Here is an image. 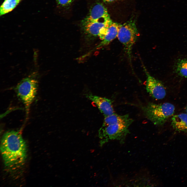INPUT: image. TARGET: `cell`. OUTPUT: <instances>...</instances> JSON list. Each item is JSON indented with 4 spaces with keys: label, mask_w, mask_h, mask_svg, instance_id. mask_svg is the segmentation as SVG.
<instances>
[{
    "label": "cell",
    "mask_w": 187,
    "mask_h": 187,
    "mask_svg": "<svg viewBox=\"0 0 187 187\" xmlns=\"http://www.w3.org/2000/svg\"><path fill=\"white\" fill-rule=\"evenodd\" d=\"M171 125L176 131L187 133V113H182L173 116Z\"/></svg>",
    "instance_id": "cell-11"
},
{
    "label": "cell",
    "mask_w": 187,
    "mask_h": 187,
    "mask_svg": "<svg viewBox=\"0 0 187 187\" xmlns=\"http://www.w3.org/2000/svg\"><path fill=\"white\" fill-rule=\"evenodd\" d=\"M0 148L4 164L6 167L15 168L24 162L27 156L26 145L19 132L11 130L4 133Z\"/></svg>",
    "instance_id": "cell-1"
},
{
    "label": "cell",
    "mask_w": 187,
    "mask_h": 187,
    "mask_svg": "<svg viewBox=\"0 0 187 187\" xmlns=\"http://www.w3.org/2000/svg\"><path fill=\"white\" fill-rule=\"evenodd\" d=\"M144 69L147 78L146 89L147 92L156 99L163 98L166 95L164 85L160 81L151 76L145 68Z\"/></svg>",
    "instance_id": "cell-7"
},
{
    "label": "cell",
    "mask_w": 187,
    "mask_h": 187,
    "mask_svg": "<svg viewBox=\"0 0 187 187\" xmlns=\"http://www.w3.org/2000/svg\"><path fill=\"white\" fill-rule=\"evenodd\" d=\"M175 70L179 75L187 77V58L178 59L175 65Z\"/></svg>",
    "instance_id": "cell-14"
},
{
    "label": "cell",
    "mask_w": 187,
    "mask_h": 187,
    "mask_svg": "<svg viewBox=\"0 0 187 187\" xmlns=\"http://www.w3.org/2000/svg\"><path fill=\"white\" fill-rule=\"evenodd\" d=\"M132 122L115 123L102 126L98 131V136L102 146L109 141L116 140L121 144L125 142L127 135L130 133L129 128Z\"/></svg>",
    "instance_id": "cell-3"
},
{
    "label": "cell",
    "mask_w": 187,
    "mask_h": 187,
    "mask_svg": "<svg viewBox=\"0 0 187 187\" xmlns=\"http://www.w3.org/2000/svg\"><path fill=\"white\" fill-rule=\"evenodd\" d=\"M110 18L106 9L102 4L98 3L92 8L89 14L83 22L104 21Z\"/></svg>",
    "instance_id": "cell-10"
},
{
    "label": "cell",
    "mask_w": 187,
    "mask_h": 187,
    "mask_svg": "<svg viewBox=\"0 0 187 187\" xmlns=\"http://www.w3.org/2000/svg\"><path fill=\"white\" fill-rule=\"evenodd\" d=\"M186 113H187V106L186 107Z\"/></svg>",
    "instance_id": "cell-17"
},
{
    "label": "cell",
    "mask_w": 187,
    "mask_h": 187,
    "mask_svg": "<svg viewBox=\"0 0 187 187\" xmlns=\"http://www.w3.org/2000/svg\"><path fill=\"white\" fill-rule=\"evenodd\" d=\"M142 110L146 117L154 125H163L174 113V105L169 103L156 104L149 102L142 106Z\"/></svg>",
    "instance_id": "cell-2"
},
{
    "label": "cell",
    "mask_w": 187,
    "mask_h": 187,
    "mask_svg": "<svg viewBox=\"0 0 187 187\" xmlns=\"http://www.w3.org/2000/svg\"><path fill=\"white\" fill-rule=\"evenodd\" d=\"M133 120L129 115H119L115 113L104 117L102 126H105L115 123L132 122Z\"/></svg>",
    "instance_id": "cell-12"
},
{
    "label": "cell",
    "mask_w": 187,
    "mask_h": 187,
    "mask_svg": "<svg viewBox=\"0 0 187 187\" xmlns=\"http://www.w3.org/2000/svg\"><path fill=\"white\" fill-rule=\"evenodd\" d=\"M120 25L110 20L101 32L99 37L102 41L95 49H99L108 45L117 37Z\"/></svg>",
    "instance_id": "cell-6"
},
{
    "label": "cell",
    "mask_w": 187,
    "mask_h": 187,
    "mask_svg": "<svg viewBox=\"0 0 187 187\" xmlns=\"http://www.w3.org/2000/svg\"><path fill=\"white\" fill-rule=\"evenodd\" d=\"M138 35L137 29L133 21H130L120 25L117 37L123 45L130 61L131 59L132 49Z\"/></svg>",
    "instance_id": "cell-5"
},
{
    "label": "cell",
    "mask_w": 187,
    "mask_h": 187,
    "mask_svg": "<svg viewBox=\"0 0 187 187\" xmlns=\"http://www.w3.org/2000/svg\"><path fill=\"white\" fill-rule=\"evenodd\" d=\"M22 0H4L0 8V16L11 11Z\"/></svg>",
    "instance_id": "cell-13"
},
{
    "label": "cell",
    "mask_w": 187,
    "mask_h": 187,
    "mask_svg": "<svg viewBox=\"0 0 187 187\" xmlns=\"http://www.w3.org/2000/svg\"><path fill=\"white\" fill-rule=\"evenodd\" d=\"M111 19L91 22H83V28L84 31L89 38L98 37L102 29Z\"/></svg>",
    "instance_id": "cell-9"
},
{
    "label": "cell",
    "mask_w": 187,
    "mask_h": 187,
    "mask_svg": "<svg viewBox=\"0 0 187 187\" xmlns=\"http://www.w3.org/2000/svg\"><path fill=\"white\" fill-rule=\"evenodd\" d=\"M57 4L62 6H65L70 5L74 0H56Z\"/></svg>",
    "instance_id": "cell-15"
},
{
    "label": "cell",
    "mask_w": 187,
    "mask_h": 187,
    "mask_svg": "<svg viewBox=\"0 0 187 187\" xmlns=\"http://www.w3.org/2000/svg\"><path fill=\"white\" fill-rule=\"evenodd\" d=\"M34 74L22 79L17 85L16 90L17 96L28 109L37 94L38 83Z\"/></svg>",
    "instance_id": "cell-4"
},
{
    "label": "cell",
    "mask_w": 187,
    "mask_h": 187,
    "mask_svg": "<svg viewBox=\"0 0 187 187\" xmlns=\"http://www.w3.org/2000/svg\"><path fill=\"white\" fill-rule=\"evenodd\" d=\"M104 2H111L115 0H103Z\"/></svg>",
    "instance_id": "cell-16"
},
{
    "label": "cell",
    "mask_w": 187,
    "mask_h": 187,
    "mask_svg": "<svg viewBox=\"0 0 187 187\" xmlns=\"http://www.w3.org/2000/svg\"><path fill=\"white\" fill-rule=\"evenodd\" d=\"M86 97L95 104L104 117L115 113L111 100L109 99L87 93Z\"/></svg>",
    "instance_id": "cell-8"
}]
</instances>
